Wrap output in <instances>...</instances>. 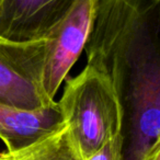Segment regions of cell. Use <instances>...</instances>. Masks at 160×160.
Returning a JSON list of instances; mask_svg holds the SVG:
<instances>
[{
  "mask_svg": "<svg viewBox=\"0 0 160 160\" xmlns=\"http://www.w3.org/2000/svg\"><path fill=\"white\" fill-rule=\"evenodd\" d=\"M122 102L129 122V160H160V58L153 32L136 56Z\"/></svg>",
  "mask_w": 160,
  "mask_h": 160,
  "instance_id": "cell-3",
  "label": "cell"
},
{
  "mask_svg": "<svg viewBox=\"0 0 160 160\" xmlns=\"http://www.w3.org/2000/svg\"><path fill=\"white\" fill-rule=\"evenodd\" d=\"M3 1H5V0H0V8H1V6H2Z\"/></svg>",
  "mask_w": 160,
  "mask_h": 160,
  "instance_id": "cell-9",
  "label": "cell"
},
{
  "mask_svg": "<svg viewBox=\"0 0 160 160\" xmlns=\"http://www.w3.org/2000/svg\"><path fill=\"white\" fill-rule=\"evenodd\" d=\"M142 0H97L85 48L87 65L110 80L121 100L132 66L151 31Z\"/></svg>",
  "mask_w": 160,
  "mask_h": 160,
  "instance_id": "cell-1",
  "label": "cell"
},
{
  "mask_svg": "<svg viewBox=\"0 0 160 160\" xmlns=\"http://www.w3.org/2000/svg\"><path fill=\"white\" fill-rule=\"evenodd\" d=\"M125 135L123 132L110 138L96 152L85 160H126L124 155Z\"/></svg>",
  "mask_w": 160,
  "mask_h": 160,
  "instance_id": "cell-8",
  "label": "cell"
},
{
  "mask_svg": "<svg viewBox=\"0 0 160 160\" xmlns=\"http://www.w3.org/2000/svg\"><path fill=\"white\" fill-rule=\"evenodd\" d=\"M48 40L12 42L0 38V103L22 110L54 104L43 86Z\"/></svg>",
  "mask_w": 160,
  "mask_h": 160,
  "instance_id": "cell-4",
  "label": "cell"
},
{
  "mask_svg": "<svg viewBox=\"0 0 160 160\" xmlns=\"http://www.w3.org/2000/svg\"><path fill=\"white\" fill-rule=\"evenodd\" d=\"M57 104L83 159L123 132L125 110L120 96L105 76L89 66L75 77L67 76Z\"/></svg>",
  "mask_w": 160,
  "mask_h": 160,
  "instance_id": "cell-2",
  "label": "cell"
},
{
  "mask_svg": "<svg viewBox=\"0 0 160 160\" xmlns=\"http://www.w3.org/2000/svg\"><path fill=\"white\" fill-rule=\"evenodd\" d=\"M0 160H85L73 142L69 128L62 124L27 147L0 151Z\"/></svg>",
  "mask_w": 160,
  "mask_h": 160,
  "instance_id": "cell-7",
  "label": "cell"
},
{
  "mask_svg": "<svg viewBox=\"0 0 160 160\" xmlns=\"http://www.w3.org/2000/svg\"><path fill=\"white\" fill-rule=\"evenodd\" d=\"M96 1L72 0L47 35L43 86L51 100H55L60 86L85 48L93 21Z\"/></svg>",
  "mask_w": 160,
  "mask_h": 160,
  "instance_id": "cell-5",
  "label": "cell"
},
{
  "mask_svg": "<svg viewBox=\"0 0 160 160\" xmlns=\"http://www.w3.org/2000/svg\"><path fill=\"white\" fill-rule=\"evenodd\" d=\"M64 124L59 107L22 110L0 103V139L8 151L31 145Z\"/></svg>",
  "mask_w": 160,
  "mask_h": 160,
  "instance_id": "cell-6",
  "label": "cell"
}]
</instances>
